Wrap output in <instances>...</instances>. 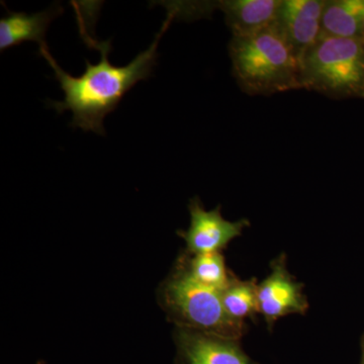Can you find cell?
<instances>
[{
  "label": "cell",
  "mask_w": 364,
  "mask_h": 364,
  "mask_svg": "<svg viewBox=\"0 0 364 364\" xmlns=\"http://www.w3.org/2000/svg\"><path fill=\"white\" fill-rule=\"evenodd\" d=\"M269 275L258 284V308L272 330L280 318L293 314L305 315L309 301L304 284L296 282L287 269L286 254L270 263Z\"/></svg>",
  "instance_id": "8992f818"
},
{
  "label": "cell",
  "mask_w": 364,
  "mask_h": 364,
  "mask_svg": "<svg viewBox=\"0 0 364 364\" xmlns=\"http://www.w3.org/2000/svg\"><path fill=\"white\" fill-rule=\"evenodd\" d=\"M36 364H46V363H45V361L40 360V361H38V363Z\"/></svg>",
  "instance_id": "9a60e30c"
},
{
  "label": "cell",
  "mask_w": 364,
  "mask_h": 364,
  "mask_svg": "<svg viewBox=\"0 0 364 364\" xmlns=\"http://www.w3.org/2000/svg\"><path fill=\"white\" fill-rule=\"evenodd\" d=\"M282 0H221L210 2L220 9L232 36L251 35L272 25Z\"/></svg>",
  "instance_id": "9c48e42d"
},
{
  "label": "cell",
  "mask_w": 364,
  "mask_h": 364,
  "mask_svg": "<svg viewBox=\"0 0 364 364\" xmlns=\"http://www.w3.org/2000/svg\"><path fill=\"white\" fill-rule=\"evenodd\" d=\"M157 301L176 328L234 340H240L247 333L245 322L228 315L219 291L193 279L181 256L160 284Z\"/></svg>",
  "instance_id": "3957f363"
},
{
  "label": "cell",
  "mask_w": 364,
  "mask_h": 364,
  "mask_svg": "<svg viewBox=\"0 0 364 364\" xmlns=\"http://www.w3.org/2000/svg\"><path fill=\"white\" fill-rule=\"evenodd\" d=\"M173 20L174 16L168 14L150 47L136 55L126 66H114L109 61L111 42L98 43L85 33V40L100 52V60L97 64H91L86 60L85 71L77 77L59 66L47 44L40 46L39 55L52 67L55 78L65 95L62 102L50 100L48 105L58 114L72 112V128L105 136V117L119 107L124 95L136 83L150 77L153 68L157 65L158 45Z\"/></svg>",
  "instance_id": "6da1fadb"
},
{
  "label": "cell",
  "mask_w": 364,
  "mask_h": 364,
  "mask_svg": "<svg viewBox=\"0 0 364 364\" xmlns=\"http://www.w3.org/2000/svg\"><path fill=\"white\" fill-rule=\"evenodd\" d=\"M363 39L364 40V20H363Z\"/></svg>",
  "instance_id": "2e32d148"
},
{
  "label": "cell",
  "mask_w": 364,
  "mask_h": 364,
  "mask_svg": "<svg viewBox=\"0 0 364 364\" xmlns=\"http://www.w3.org/2000/svg\"><path fill=\"white\" fill-rule=\"evenodd\" d=\"M301 90L364 100V40L321 38L301 58Z\"/></svg>",
  "instance_id": "277c9868"
},
{
  "label": "cell",
  "mask_w": 364,
  "mask_h": 364,
  "mask_svg": "<svg viewBox=\"0 0 364 364\" xmlns=\"http://www.w3.org/2000/svg\"><path fill=\"white\" fill-rule=\"evenodd\" d=\"M174 364H259L243 350L240 340L176 328Z\"/></svg>",
  "instance_id": "52a82bcc"
},
{
  "label": "cell",
  "mask_w": 364,
  "mask_h": 364,
  "mask_svg": "<svg viewBox=\"0 0 364 364\" xmlns=\"http://www.w3.org/2000/svg\"><path fill=\"white\" fill-rule=\"evenodd\" d=\"M360 364H364V335L361 340V360Z\"/></svg>",
  "instance_id": "5bb4252c"
},
{
  "label": "cell",
  "mask_w": 364,
  "mask_h": 364,
  "mask_svg": "<svg viewBox=\"0 0 364 364\" xmlns=\"http://www.w3.org/2000/svg\"><path fill=\"white\" fill-rule=\"evenodd\" d=\"M189 274L203 286L221 291L229 284L233 272L226 267L222 252L181 255Z\"/></svg>",
  "instance_id": "4fadbf2b"
},
{
  "label": "cell",
  "mask_w": 364,
  "mask_h": 364,
  "mask_svg": "<svg viewBox=\"0 0 364 364\" xmlns=\"http://www.w3.org/2000/svg\"><path fill=\"white\" fill-rule=\"evenodd\" d=\"M188 210L191 225L188 230L177 234L186 241V252L191 255L222 252L230 242L241 236L243 230L250 225L247 219L236 222L224 219L221 205L212 210H205L198 196L189 200Z\"/></svg>",
  "instance_id": "5b68a950"
},
{
  "label": "cell",
  "mask_w": 364,
  "mask_h": 364,
  "mask_svg": "<svg viewBox=\"0 0 364 364\" xmlns=\"http://www.w3.org/2000/svg\"><path fill=\"white\" fill-rule=\"evenodd\" d=\"M220 294L225 311L234 320L245 322L246 318H254L259 314L255 279L242 280L233 274Z\"/></svg>",
  "instance_id": "7c38bea8"
},
{
  "label": "cell",
  "mask_w": 364,
  "mask_h": 364,
  "mask_svg": "<svg viewBox=\"0 0 364 364\" xmlns=\"http://www.w3.org/2000/svg\"><path fill=\"white\" fill-rule=\"evenodd\" d=\"M232 74L249 95L301 90V58L272 25L246 36H232Z\"/></svg>",
  "instance_id": "7a4b0ae2"
},
{
  "label": "cell",
  "mask_w": 364,
  "mask_h": 364,
  "mask_svg": "<svg viewBox=\"0 0 364 364\" xmlns=\"http://www.w3.org/2000/svg\"><path fill=\"white\" fill-rule=\"evenodd\" d=\"M364 0H325L322 37L363 39Z\"/></svg>",
  "instance_id": "8fae6325"
},
{
  "label": "cell",
  "mask_w": 364,
  "mask_h": 364,
  "mask_svg": "<svg viewBox=\"0 0 364 364\" xmlns=\"http://www.w3.org/2000/svg\"><path fill=\"white\" fill-rule=\"evenodd\" d=\"M62 13L63 9L59 4L35 14L7 11L6 16L0 20V51H6L28 41L39 43L40 46L47 44L48 28Z\"/></svg>",
  "instance_id": "30bf717a"
},
{
  "label": "cell",
  "mask_w": 364,
  "mask_h": 364,
  "mask_svg": "<svg viewBox=\"0 0 364 364\" xmlns=\"http://www.w3.org/2000/svg\"><path fill=\"white\" fill-rule=\"evenodd\" d=\"M325 0H282L272 26L299 58L322 37Z\"/></svg>",
  "instance_id": "ba28073f"
}]
</instances>
